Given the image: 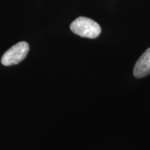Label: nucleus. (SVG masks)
<instances>
[{
  "instance_id": "nucleus-1",
  "label": "nucleus",
  "mask_w": 150,
  "mask_h": 150,
  "mask_svg": "<svg viewBox=\"0 0 150 150\" xmlns=\"http://www.w3.org/2000/svg\"><path fill=\"white\" fill-rule=\"evenodd\" d=\"M70 29L75 34L88 38H96L102 29L96 22L85 17H79L70 24Z\"/></svg>"
},
{
  "instance_id": "nucleus-2",
  "label": "nucleus",
  "mask_w": 150,
  "mask_h": 150,
  "mask_svg": "<svg viewBox=\"0 0 150 150\" xmlns=\"http://www.w3.org/2000/svg\"><path fill=\"white\" fill-rule=\"evenodd\" d=\"M29 51L27 42H20L7 50L1 57V63L5 66L18 64L25 59Z\"/></svg>"
},
{
  "instance_id": "nucleus-3",
  "label": "nucleus",
  "mask_w": 150,
  "mask_h": 150,
  "mask_svg": "<svg viewBox=\"0 0 150 150\" xmlns=\"http://www.w3.org/2000/svg\"><path fill=\"white\" fill-rule=\"evenodd\" d=\"M150 74V47L142 54L135 64L134 75L136 78L140 79Z\"/></svg>"
}]
</instances>
